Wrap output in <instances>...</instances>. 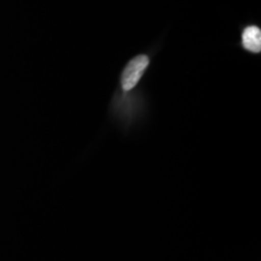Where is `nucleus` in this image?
I'll return each instance as SVG.
<instances>
[{
	"instance_id": "nucleus-1",
	"label": "nucleus",
	"mask_w": 261,
	"mask_h": 261,
	"mask_svg": "<svg viewBox=\"0 0 261 261\" xmlns=\"http://www.w3.org/2000/svg\"><path fill=\"white\" fill-rule=\"evenodd\" d=\"M149 65V58L145 55L137 56L127 64L122 73L121 86L123 91H130L135 89L137 84L139 83L140 77L143 76L144 71Z\"/></svg>"
},
{
	"instance_id": "nucleus-2",
	"label": "nucleus",
	"mask_w": 261,
	"mask_h": 261,
	"mask_svg": "<svg viewBox=\"0 0 261 261\" xmlns=\"http://www.w3.org/2000/svg\"><path fill=\"white\" fill-rule=\"evenodd\" d=\"M242 42L246 50L257 54L261 51V31L255 25L244 29Z\"/></svg>"
}]
</instances>
